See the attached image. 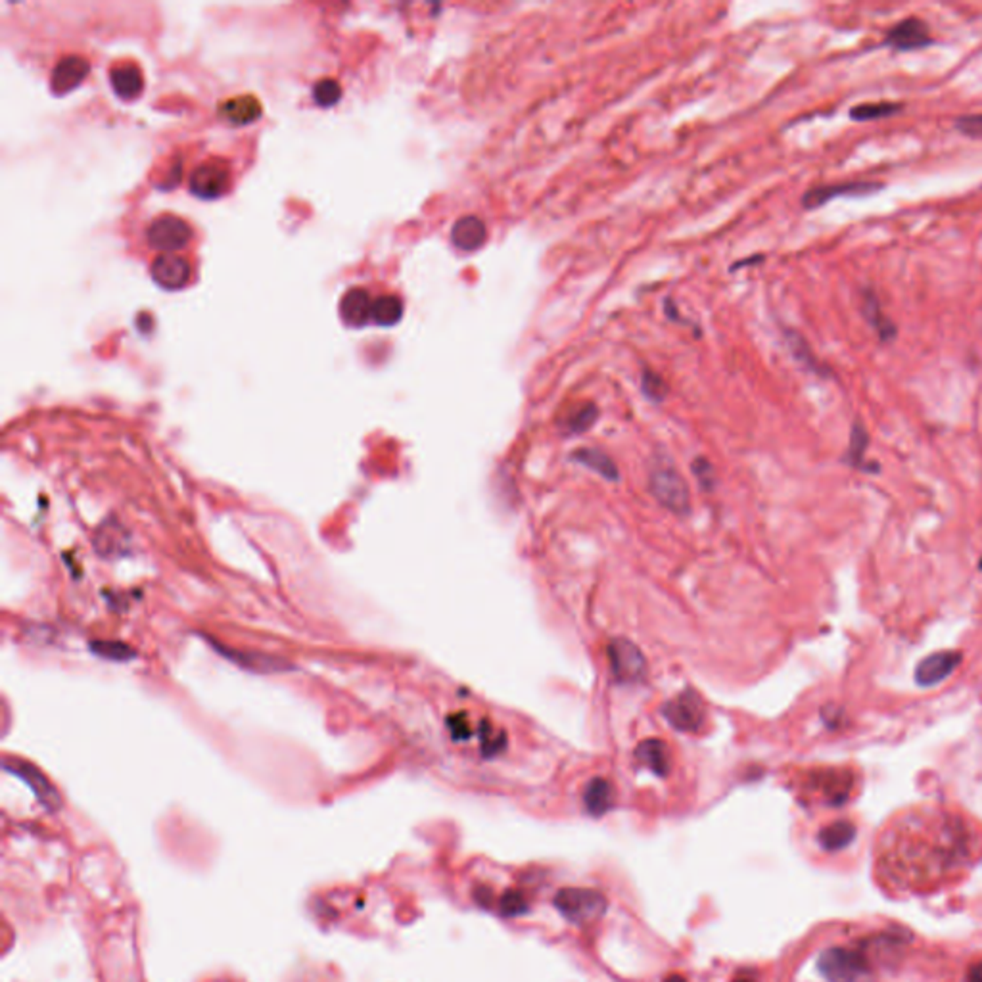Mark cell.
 <instances>
[{"mask_svg": "<svg viewBox=\"0 0 982 982\" xmlns=\"http://www.w3.org/2000/svg\"><path fill=\"white\" fill-rule=\"evenodd\" d=\"M818 971L827 982H864L871 975V965L864 952L834 946L818 957Z\"/></svg>", "mask_w": 982, "mask_h": 982, "instance_id": "cell-1", "label": "cell"}, {"mask_svg": "<svg viewBox=\"0 0 982 982\" xmlns=\"http://www.w3.org/2000/svg\"><path fill=\"white\" fill-rule=\"evenodd\" d=\"M555 907L576 925H589L606 912L604 894L593 889H563L555 896Z\"/></svg>", "mask_w": 982, "mask_h": 982, "instance_id": "cell-2", "label": "cell"}, {"mask_svg": "<svg viewBox=\"0 0 982 982\" xmlns=\"http://www.w3.org/2000/svg\"><path fill=\"white\" fill-rule=\"evenodd\" d=\"M651 491L657 501L675 515H687L691 493L685 478L674 467H657L651 472Z\"/></svg>", "mask_w": 982, "mask_h": 982, "instance_id": "cell-3", "label": "cell"}, {"mask_svg": "<svg viewBox=\"0 0 982 982\" xmlns=\"http://www.w3.org/2000/svg\"><path fill=\"white\" fill-rule=\"evenodd\" d=\"M606 657L611 662V670L618 682L635 683L643 680L647 674V659L641 649L624 637H616L609 643Z\"/></svg>", "mask_w": 982, "mask_h": 982, "instance_id": "cell-4", "label": "cell"}, {"mask_svg": "<svg viewBox=\"0 0 982 982\" xmlns=\"http://www.w3.org/2000/svg\"><path fill=\"white\" fill-rule=\"evenodd\" d=\"M662 714L674 730L685 733H697L707 720L705 702L691 689L666 702Z\"/></svg>", "mask_w": 982, "mask_h": 982, "instance_id": "cell-5", "label": "cell"}, {"mask_svg": "<svg viewBox=\"0 0 982 982\" xmlns=\"http://www.w3.org/2000/svg\"><path fill=\"white\" fill-rule=\"evenodd\" d=\"M147 238L154 250L173 253L188 246V242L192 240V228L177 215H162L148 227Z\"/></svg>", "mask_w": 982, "mask_h": 982, "instance_id": "cell-6", "label": "cell"}, {"mask_svg": "<svg viewBox=\"0 0 982 982\" xmlns=\"http://www.w3.org/2000/svg\"><path fill=\"white\" fill-rule=\"evenodd\" d=\"M230 185V169L223 160H210L192 172L188 188L196 198L215 200L223 196Z\"/></svg>", "mask_w": 982, "mask_h": 982, "instance_id": "cell-7", "label": "cell"}, {"mask_svg": "<svg viewBox=\"0 0 982 982\" xmlns=\"http://www.w3.org/2000/svg\"><path fill=\"white\" fill-rule=\"evenodd\" d=\"M4 770L18 775V778L35 793V796H37V800L46 810L56 811L60 808V804H62V800H60L56 786L51 781H48L46 775L39 768H35L33 763L21 760V758H6L4 760Z\"/></svg>", "mask_w": 982, "mask_h": 982, "instance_id": "cell-8", "label": "cell"}, {"mask_svg": "<svg viewBox=\"0 0 982 982\" xmlns=\"http://www.w3.org/2000/svg\"><path fill=\"white\" fill-rule=\"evenodd\" d=\"M212 647L217 652H220L221 657H225L227 660H230L233 664L240 666L242 670H248V672L281 674V672L294 670V666L290 664L288 660L278 659V657H271V654L251 652V651H236V649H230V647H223L221 643H212Z\"/></svg>", "mask_w": 982, "mask_h": 982, "instance_id": "cell-9", "label": "cell"}, {"mask_svg": "<svg viewBox=\"0 0 982 982\" xmlns=\"http://www.w3.org/2000/svg\"><path fill=\"white\" fill-rule=\"evenodd\" d=\"M963 654L960 651H938L925 657L915 668V683L919 687H935L950 677L957 666L962 664Z\"/></svg>", "mask_w": 982, "mask_h": 982, "instance_id": "cell-10", "label": "cell"}, {"mask_svg": "<svg viewBox=\"0 0 982 982\" xmlns=\"http://www.w3.org/2000/svg\"><path fill=\"white\" fill-rule=\"evenodd\" d=\"M150 273L154 281L162 288L179 290L188 284L192 267L185 258L175 256V253H162V256H157L152 261Z\"/></svg>", "mask_w": 982, "mask_h": 982, "instance_id": "cell-11", "label": "cell"}, {"mask_svg": "<svg viewBox=\"0 0 982 982\" xmlns=\"http://www.w3.org/2000/svg\"><path fill=\"white\" fill-rule=\"evenodd\" d=\"M932 43L927 23L919 18H906L889 29L884 44L896 51H917Z\"/></svg>", "mask_w": 982, "mask_h": 982, "instance_id": "cell-12", "label": "cell"}, {"mask_svg": "<svg viewBox=\"0 0 982 982\" xmlns=\"http://www.w3.org/2000/svg\"><path fill=\"white\" fill-rule=\"evenodd\" d=\"M89 62L81 56H66L60 60L52 71L51 87L56 94H66L74 91L83 83V79L89 74Z\"/></svg>", "mask_w": 982, "mask_h": 982, "instance_id": "cell-13", "label": "cell"}, {"mask_svg": "<svg viewBox=\"0 0 982 982\" xmlns=\"http://www.w3.org/2000/svg\"><path fill=\"white\" fill-rule=\"evenodd\" d=\"M879 188H881V185H877V183H844V185L816 187V188H811L804 194L802 204H804V208L814 210V208H819V205L827 204L829 200H833L836 196H866V194H871V192H875Z\"/></svg>", "mask_w": 982, "mask_h": 982, "instance_id": "cell-14", "label": "cell"}, {"mask_svg": "<svg viewBox=\"0 0 982 982\" xmlns=\"http://www.w3.org/2000/svg\"><path fill=\"white\" fill-rule=\"evenodd\" d=\"M372 298L365 288H351L340 299V317L347 326H365L372 315Z\"/></svg>", "mask_w": 982, "mask_h": 982, "instance_id": "cell-15", "label": "cell"}, {"mask_svg": "<svg viewBox=\"0 0 982 982\" xmlns=\"http://www.w3.org/2000/svg\"><path fill=\"white\" fill-rule=\"evenodd\" d=\"M635 760L639 766L651 770L659 778L668 775L672 766L670 748L662 738H645V741H641L635 748Z\"/></svg>", "mask_w": 982, "mask_h": 982, "instance_id": "cell-16", "label": "cell"}, {"mask_svg": "<svg viewBox=\"0 0 982 982\" xmlns=\"http://www.w3.org/2000/svg\"><path fill=\"white\" fill-rule=\"evenodd\" d=\"M488 238L486 225L476 215H465L455 221L451 228V242L457 250L475 251Z\"/></svg>", "mask_w": 982, "mask_h": 982, "instance_id": "cell-17", "label": "cell"}, {"mask_svg": "<svg viewBox=\"0 0 982 982\" xmlns=\"http://www.w3.org/2000/svg\"><path fill=\"white\" fill-rule=\"evenodd\" d=\"M110 83H112V89L116 91V94L124 100L137 99V96L144 89V77H142L140 68L135 66V64H129V62L117 64V66L112 68Z\"/></svg>", "mask_w": 982, "mask_h": 982, "instance_id": "cell-18", "label": "cell"}, {"mask_svg": "<svg viewBox=\"0 0 982 982\" xmlns=\"http://www.w3.org/2000/svg\"><path fill=\"white\" fill-rule=\"evenodd\" d=\"M614 785L604 778H593L584 789V806L591 816L601 818L614 806Z\"/></svg>", "mask_w": 982, "mask_h": 982, "instance_id": "cell-19", "label": "cell"}, {"mask_svg": "<svg viewBox=\"0 0 982 982\" xmlns=\"http://www.w3.org/2000/svg\"><path fill=\"white\" fill-rule=\"evenodd\" d=\"M221 116L230 125H248L261 116V106L253 96H236L221 104Z\"/></svg>", "mask_w": 982, "mask_h": 982, "instance_id": "cell-20", "label": "cell"}, {"mask_svg": "<svg viewBox=\"0 0 982 982\" xmlns=\"http://www.w3.org/2000/svg\"><path fill=\"white\" fill-rule=\"evenodd\" d=\"M856 839V826L846 819H839L831 826L823 827L818 834V841L823 850L839 852Z\"/></svg>", "mask_w": 982, "mask_h": 982, "instance_id": "cell-21", "label": "cell"}, {"mask_svg": "<svg viewBox=\"0 0 982 982\" xmlns=\"http://www.w3.org/2000/svg\"><path fill=\"white\" fill-rule=\"evenodd\" d=\"M862 311H864V317L869 321V324L873 326V331L879 334V338L882 342L892 340V338L896 336L894 323L887 317V315L882 313L881 303H879L875 294H873V292L864 294Z\"/></svg>", "mask_w": 982, "mask_h": 982, "instance_id": "cell-22", "label": "cell"}, {"mask_svg": "<svg viewBox=\"0 0 982 982\" xmlns=\"http://www.w3.org/2000/svg\"><path fill=\"white\" fill-rule=\"evenodd\" d=\"M574 459L578 460V463H581L584 467L591 468L593 472H597L599 476L606 478V480H618L620 478V475H618V468L614 465V460L599 451V450H578L574 451Z\"/></svg>", "mask_w": 982, "mask_h": 982, "instance_id": "cell-23", "label": "cell"}, {"mask_svg": "<svg viewBox=\"0 0 982 982\" xmlns=\"http://www.w3.org/2000/svg\"><path fill=\"white\" fill-rule=\"evenodd\" d=\"M403 317V301L397 296H380L372 303V323L379 326H394Z\"/></svg>", "mask_w": 982, "mask_h": 982, "instance_id": "cell-24", "label": "cell"}, {"mask_svg": "<svg viewBox=\"0 0 982 982\" xmlns=\"http://www.w3.org/2000/svg\"><path fill=\"white\" fill-rule=\"evenodd\" d=\"M480 745H482V754L486 758H493L497 754H501L507 748V735L501 730H497L490 720H482Z\"/></svg>", "mask_w": 982, "mask_h": 982, "instance_id": "cell-25", "label": "cell"}, {"mask_svg": "<svg viewBox=\"0 0 982 982\" xmlns=\"http://www.w3.org/2000/svg\"><path fill=\"white\" fill-rule=\"evenodd\" d=\"M902 112V104H894V102H871V104H859V106H854L850 110V117L854 121H859V124H864V121H873V119H882V117H890V116H896Z\"/></svg>", "mask_w": 982, "mask_h": 982, "instance_id": "cell-26", "label": "cell"}, {"mask_svg": "<svg viewBox=\"0 0 982 982\" xmlns=\"http://www.w3.org/2000/svg\"><path fill=\"white\" fill-rule=\"evenodd\" d=\"M89 647L96 654V657L106 659V660H114V662H127V660L137 657L135 651H132L129 645H125V643H121V641H102V639H99V641H92Z\"/></svg>", "mask_w": 982, "mask_h": 982, "instance_id": "cell-27", "label": "cell"}, {"mask_svg": "<svg viewBox=\"0 0 982 982\" xmlns=\"http://www.w3.org/2000/svg\"><path fill=\"white\" fill-rule=\"evenodd\" d=\"M597 417H599L597 407L593 403H584V405L576 407L572 413L568 415V419L564 420V428L570 434H581V432L589 430L593 424H595Z\"/></svg>", "mask_w": 982, "mask_h": 982, "instance_id": "cell-28", "label": "cell"}, {"mask_svg": "<svg viewBox=\"0 0 982 982\" xmlns=\"http://www.w3.org/2000/svg\"><path fill=\"white\" fill-rule=\"evenodd\" d=\"M497 906H499V912L505 915V917H516V915H523L528 912V898L526 896L520 892V890H508L505 892L499 902H497Z\"/></svg>", "mask_w": 982, "mask_h": 982, "instance_id": "cell-29", "label": "cell"}, {"mask_svg": "<svg viewBox=\"0 0 982 982\" xmlns=\"http://www.w3.org/2000/svg\"><path fill=\"white\" fill-rule=\"evenodd\" d=\"M340 96H342V89L334 79H321L313 89L315 102L323 108L334 106L338 100H340Z\"/></svg>", "mask_w": 982, "mask_h": 982, "instance_id": "cell-30", "label": "cell"}, {"mask_svg": "<svg viewBox=\"0 0 982 982\" xmlns=\"http://www.w3.org/2000/svg\"><path fill=\"white\" fill-rule=\"evenodd\" d=\"M867 443H869V435L864 428V424L856 422L850 434V447H848V460H850L852 465H858L859 460H862L867 450Z\"/></svg>", "mask_w": 982, "mask_h": 982, "instance_id": "cell-31", "label": "cell"}, {"mask_svg": "<svg viewBox=\"0 0 982 982\" xmlns=\"http://www.w3.org/2000/svg\"><path fill=\"white\" fill-rule=\"evenodd\" d=\"M643 392L647 394V397L654 399V402H662L668 387H666V382L657 372H645L643 374Z\"/></svg>", "mask_w": 982, "mask_h": 982, "instance_id": "cell-32", "label": "cell"}, {"mask_svg": "<svg viewBox=\"0 0 982 982\" xmlns=\"http://www.w3.org/2000/svg\"><path fill=\"white\" fill-rule=\"evenodd\" d=\"M955 129L963 132L965 137L982 139V114L962 116L955 119Z\"/></svg>", "mask_w": 982, "mask_h": 982, "instance_id": "cell-33", "label": "cell"}, {"mask_svg": "<svg viewBox=\"0 0 982 982\" xmlns=\"http://www.w3.org/2000/svg\"><path fill=\"white\" fill-rule=\"evenodd\" d=\"M447 725H450V731H451V737L455 738V741H467V738L472 735L470 722H468L465 712L453 714V716L447 720Z\"/></svg>", "mask_w": 982, "mask_h": 982, "instance_id": "cell-34", "label": "cell"}, {"mask_svg": "<svg viewBox=\"0 0 982 982\" xmlns=\"http://www.w3.org/2000/svg\"><path fill=\"white\" fill-rule=\"evenodd\" d=\"M693 470H695V475H697V478H699V480L702 482V486H705V488H708V486H710V483L714 482V476H712V475H714V472H712V467H710V465L707 463V460H705V459H697V460H695V465H693Z\"/></svg>", "mask_w": 982, "mask_h": 982, "instance_id": "cell-35", "label": "cell"}, {"mask_svg": "<svg viewBox=\"0 0 982 982\" xmlns=\"http://www.w3.org/2000/svg\"><path fill=\"white\" fill-rule=\"evenodd\" d=\"M475 900H476L482 907H490V906L493 904V892H491V889H488V887H480V889H476V892H475Z\"/></svg>", "mask_w": 982, "mask_h": 982, "instance_id": "cell-36", "label": "cell"}, {"mask_svg": "<svg viewBox=\"0 0 982 982\" xmlns=\"http://www.w3.org/2000/svg\"><path fill=\"white\" fill-rule=\"evenodd\" d=\"M965 982H982V960L967 969Z\"/></svg>", "mask_w": 982, "mask_h": 982, "instance_id": "cell-37", "label": "cell"}, {"mask_svg": "<svg viewBox=\"0 0 982 982\" xmlns=\"http://www.w3.org/2000/svg\"><path fill=\"white\" fill-rule=\"evenodd\" d=\"M733 982H760V980L754 978V977H750V975H741V977L733 978Z\"/></svg>", "mask_w": 982, "mask_h": 982, "instance_id": "cell-38", "label": "cell"}, {"mask_svg": "<svg viewBox=\"0 0 982 982\" xmlns=\"http://www.w3.org/2000/svg\"><path fill=\"white\" fill-rule=\"evenodd\" d=\"M664 982H687V980H685V978H683L682 975H677V973H674V975H670V977H666V978H664Z\"/></svg>", "mask_w": 982, "mask_h": 982, "instance_id": "cell-39", "label": "cell"}]
</instances>
